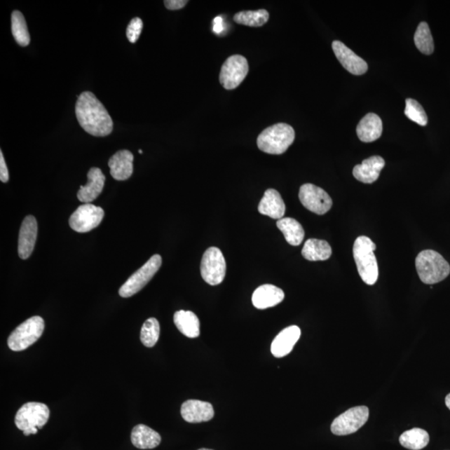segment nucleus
Here are the masks:
<instances>
[{
    "label": "nucleus",
    "instance_id": "obj_1",
    "mask_svg": "<svg viewBox=\"0 0 450 450\" xmlns=\"http://www.w3.org/2000/svg\"><path fill=\"white\" fill-rule=\"evenodd\" d=\"M75 114L79 125L88 134L105 137L112 133L114 123L107 109L90 91L79 96Z\"/></svg>",
    "mask_w": 450,
    "mask_h": 450
},
{
    "label": "nucleus",
    "instance_id": "obj_2",
    "mask_svg": "<svg viewBox=\"0 0 450 450\" xmlns=\"http://www.w3.org/2000/svg\"><path fill=\"white\" fill-rule=\"evenodd\" d=\"M375 250H376V245L366 236L357 238L353 249L359 275L368 285H374L376 283L379 277L377 259L374 253Z\"/></svg>",
    "mask_w": 450,
    "mask_h": 450
},
{
    "label": "nucleus",
    "instance_id": "obj_3",
    "mask_svg": "<svg viewBox=\"0 0 450 450\" xmlns=\"http://www.w3.org/2000/svg\"><path fill=\"white\" fill-rule=\"evenodd\" d=\"M416 266L423 283L435 285L446 279L450 266L442 255L435 250H423L418 254Z\"/></svg>",
    "mask_w": 450,
    "mask_h": 450
},
{
    "label": "nucleus",
    "instance_id": "obj_4",
    "mask_svg": "<svg viewBox=\"0 0 450 450\" xmlns=\"http://www.w3.org/2000/svg\"><path fill=\"white\" fill-rule=\"evenodd\" d=\"M294 138L293 127L285 123H275L260 133L257 145L264 153L282 154L293 144Z\"/></svg>",
    "mask_w": 450,
    "mask_h": 450
},
{
    "label": "nucleus",
    "instance_id": "obj_5",
    "mask_svg": "<svg viewBox=\"0 0 450 450\" xmlns=\"http://www.w3.org/2000/svg\"><path fill=\"white\" fill-rule=\"evenodd\" d=\"M45 330V321L41 316L29 318L13 331L8 346L13 351H22L34 345Z\"/></svg>",
    "mask_w": 450,
    "mask_h": 450
},
{
    "label": "nucleus",
    "instance_id": "obj_6",
    "mask_svg": "<svg viewBox=\"0 0 450 450\" xmlns=\"http://www.w3.org/2000/svg\"><path fill=\"white\" fill-rule=\"evenodd\" d=\"M162 258L160 254L152 256L139 270L137 271L127 280L118 290V294L123 298H129L139 293L160 270Z\"/></svg>",
    "mask_w": 450,
    "mask_h": 450
},
{
    "label": "nucleus",
    "instance_id": "obj_7",
    "mask_svg": "<svg viewBox=\"0 0 450 450\" xmlns=\"http://www.w3.org/2000/svg\"><path fill=\"white\" fill-rule=\"evenodd\" d=\"M200 272L203 280L210 285L221 284L226 275V261L221 250L211 247L203 255Z\"/></svg>",
    "mask_w": 450,
    "mask_h": 450
},
{
    "label": "nucleus",
    "instance_id": "obj_8",
    "mask_svg": "<svg viewBox=\"0 0 450 450\" xmlns=\"http://www.w3.org/2000/svg\"><path fill=\"white\" fill-rule=\"evenodd\" d=\"M369 416V409L366 406L351 408L335 418L331 425V431L339 436L354 434L365 425Z\"/></svg>",
    "mask_w": 450,
    "mask_h": 450
},
{
    "label": "nucleus",
    "instance_id": "obj_9",
    "mask_svg": "<svg viewBox=\"0 0 450 450\" xmlns=\"http://www.w3.org/2000/svg\"><path fill=\"white\" fill-rule=\"evenodd\" d=\"M249 73L248 61L244 56L229 57L222 65L219 81L225 90H232L240 86Z\"/></svg>",
    "mask_w": 450,
    "mask_h": 450
},
{
    "label": "nucleus",
    "instance_id": "obj_10",
    "mask_svg": "<svg viewBox=\"0 0 450 450\" xmlns=\"http://www.w3.org/2000/svg\"><path fill=\"white\" fill-rule=\"evenodd\" d=\"M50 409L45 404L29 402L24 404L18 410L15 416V425L18 429L25 431L31 428L42 429L50 418Z\"/></svg>",
    "mask_w": 450,
    "mask_h": 450
},
{
    "label": "nucleus",
    "instance_id": "obj_11",
    "mask_svg": "<svg viewBox=\"0 0 450 450\" xmlns=\"http://www.w3.org/2000/svg\"><path fill=\"white\" fill-rule=\"evenodd\" d=\"M101 207L85 204L79 207L69 218V226L78 233H87L99 226L104 219Z\"/></svg>",
    "mask_w": 450,
    "mask_h": 450
},
{
    "label": "nucleus",
    "instance_id": "obj_12",
    "mask_svg": "<svg viewBox=\"0 0 450 450\" xmlns=\"http://www.w3.org/2000/svg\"><path fill=\"white\" fill-rule=\"evenodd\" d=\"M299 197L307 210L320 215L327 213L333 205L328 193L312 184H303L300 187Z\"/></svg>",
    "mask_w": 450,
    "mask_h": 450
},
{
    "label": "nucleus",
    "instance_id": "obj_13",
    "mask_svg": "<svg viewBox=\"0 0 450 450\" xmlns=\"http://www.w3.org/2000/svg\"><path fill=\"white\" fill-rule=\"evenodd\" d=\"M332 48L338 60L348 72L355 75H362L368 71L367 63L345 43L335 41L332 43Z\"/></svg>",
    "mask_w": 450,
    "mask_h": 450
},
{
    "label": "nucleus",
    "instance_id": "obj_14",
    "mask_svg": "<svg viewBox=\"0 0 450 450\" xmlns=\"http://www.w3.org/2000/svg\"><path fill=\"white\" fill-rule=\"evenodd\" d=\"M181 416L189 423L208 422L214 418V410L210 403L189 400L181 406Z\"/></svg>",
    "mask_w": 450,
    "mask_h": 450
},
{
    "label": "nucleus",
    "instance_id": "obj_15",
    "mask_svg": "<svg viewBox=\"0 0 450 450\" xmlns=\"http://www.w3.org/2000/svg\"><path fill=\"white\" fill-rule=\"evenodd\" d=\"M37 235V220L33 215H29L22 223L19 235L18 251H19V255L22 259H27L32 254Z\"/></svg>",
    "mask_w": 450,
    "mask_h": 450
},
{
    "label": "nucleus",
    "instance_id": "obj_16",
    "mask_svg": "<svg viewBox=\"0 0 450 450\" xmlns=\"http://www.w3.org/2000/svg\"><path fill=\"white\" fill-rule=\"evenodd\" d=\"M301 335V330L296 325L289 326L277 335L271 345V353L276 358L288 355L293 350Z\"/></svg>",
    "mask_w": 450,
    "mask_h": 450
},
{
    "label": "nucleus",
    "instance_id": "obj_17",
    "mask_svg": "<svg viewBox=\"0 0 450 450\" xmlns=\"http://www.w3.org/2000/svg\"><path fill=\"white\" fill-rule=\"evenodd\" d=\"M105 176L99 168H92L88 173V183L81 186L77 193L79 201L90 204L96 200L103 191Z\"/></svg>",
    "mask_w": 450,
    "mask_h": 450
},
{
    "label": "nucleus",
    "instance_id": "obj_18",
    "mask_svg": "<svg viewBox=\"0 0 450 450\" xmlns=\"http://www.w3.org/2000/svg\"><path fill=\"white\" fill-rule=\"evenodd\" d=\"M133 162V154L129 150H121L109 161L110 175L118 181L130 179L134 171Z\"/></svg>",
    "mask_w": 450,
    "mask_h": 450
},
{
    "label": "nucleus",
    "instance_id": "obj_19",
    "mask_svg": "<svg viewBox=\"0 0 450 450\" xmlns=\"http://www.w3.org/2000/svg\"><path fill=\"white\" fill-rule=\"evenodd\" d=\"M386 165V161L381 156H372L366 158L361 165H356L353 170V175L357 180L364 184H372L376 181L381 170Z\"/></svg>",
    "mask_w": 450,
    "mask_h": 450
},
{
    "label": "nucleus",
    "instance_id": "obj_20",
    "mask_svg": "<svg viewBox=\"0 0 450 450\" xmlns=\"http://www.w3.org/2000/svg\"><path fill=\"white\" fill-rule=\"evenodd\" d=\"M285 299L284 291L272 285H264L256 289L252 296V302L259 310L275 307Z\"/></svg>",
    "mask_w": 450,
    "mask_h": 450
},
{
    "label": "nucleus",
    "instance_id": "obj_21",
    "mask_svg": "<svg viewBox=\"0 0 450 450\" xmlns=\"http://www.w3.org/2000/svg\"><path fill=\"white\" fill-rule=\"evenodd\" d=\"M285 210V204L280 193L273 189H267L259 202V213L279 220L284 218Z\"/></svg>",
    "mask_w": 450,
    "mask_h": 450
},
{
    "label": "nucleus",
    "instance_id": "obj_22",
    "mask_svg": "<svg viewBox=\"0 0 450 450\" xmlns=\"http://www.w3.org/2000/svg\"><path fill=\"white\" fill-rule=\"evenodd\" d=\"M356 131L362 142L371 143L381 138L383 131L381 118L373 113L366 114L357 126Z\"/></svg>",
    "mask_w": 450,
    "mask_h": 450
},
{
    "label": "nucleus",
    "instance_id": "obj_23",
    "mask_svg": "<svg viewBox=\"0 0 450 450\" xmlns=\"http://www.w3.org/2000/svg\"><path fill=\"white\" fill-rule=\"evenodd\" d=\"M131 441L136 448L151 449L160 445L161 436L151 428L144 425H139L132 430Z\"/></svg>",
    "mask_w": 450,
    "mask_h": 450
},
{
    "label": "nucleus",
    "instance_id": "obj_24",
    "mask_svg": "<svg viewBox=\"0 0 450 450\" xmlns=\"http://www.w3.org/2000/svg\"><path fill=\"white\" fill-rule=\"evenodd\" d=\"M176 327L185 336L195 339L200 336V320L192 311H179L174 315Z\"/></svg>",
    "mask_w": 450,
    "mask_h": 450
},
{
    "label": "nucleus",
    "instance_id": "obj_25",
    "mask_svg": "<svg viewBox=\"0 0 450 450\" xmlns=\"http://www.w3.org/2000/svg\"><path fill=\"white\" fill-rule=\"evenodd\" d=\"M332 254L329 243L325 240L311 239L306 242L302 250L303 257L310 261H324Z\"/></svg>",
    "mask_w": 450,
    "mask_h": 450
},
{
    "label": "nucleus",
    "instance_id": "obj_26",
    "mask_svg": "<svg viewBox=\"0 0 450 450\" xmlns=\"http://www.w3.org/2000/svg\"><path fill=\"white\" fill-rule=\"evenodd\" d=\"M277 227L283 233L285 240L289 245L298 246L304 240V231L302 225L293 218H283L278 220Z\"/></svg>",
    "mask_w": 450,
    "mask_h": 450
},
{
    "label": "nucleus",
    "instance_id": "obj_27",
    "mask_svg": "<svg viewBox=\"0 0 450 450\" xmlns=\"http://www.w3.org/2000/svg\"><path fill=\"white\" fill-rule=\"evenodd\" d=\"M430 442V435L427 431L414 428L404 432L400 437V443L403 447L411 450H421L425 448Z\"/></svg>",
    "mask_w": 450,
    "mask_h": 450
},
{
    "label": "nucleus",
    "instance_id": "obj_28",
    "mask_svg": "<svg viewBox=\"0 0 450 450\" xmlns=\"http://www.w3.org/2000/svg\"><path fill=\"white\" fill-rule=\"evenodd\" d=\"M270 19V14L266 10L255 11H241L233 16V20L237 24L250 26V27H261Z\"/></svg>",
    "mask_w": 450,
    "mask_h": 450
},
{
    "label": "nucleus",
    "instance_id": "obj_29",
    "mask_svg": "<svg viewBox=\"0 0 450 450\" xmlns=\"http://www.w3.org/2000/svg\"><path fill=\"white\" fill-rule=\"evenodd\" d=\"M12 34L14 35L15 41L20 46H27L30 43V35L27 24L22 13L15 11L12 13L11 17Z\"/></svg>",
    "mask_w": 450,
    "mask_h": 450
},
{
    "label": "nucleus",
    "instance_id": "obj_30",
    "mask_svg": "<svg viewBox=\"0 0 450 450\" xmlns=\"http://www.w3.org/2000/svg\"><path fill=\"white\" fill-rule=\"evenodd\" d=\"M414 43L418 50L423 54L430 55L433 54L435 50L434 39L432 37L429 25L422 22L418 25L416 34H414Z\"/></svg>",
    "mask_w": 450,
    "mask_h": 450
},
{
    "label": "nucleus",
    "instance_id": "obj_31",
    "mask_svg": "<svg viewBox=\"0 0 450 450\" xmlns=\"http://www.w3.org/2000/svg\"><path fill=\"white\" fill-rule=\"evenodd\" d=\"M160 323L154 318H149L144 322L140 332V341L144 346L152 348L160 338Z\"/></svg>",
    "mask_w": 450,
    "mask_h": 450
},
{
    "label": "nucleus",
    "instance_id": "obj_32",
    "mask_svg": "<svg viewBox=\"0 0 450 450\" xmlns=\"http://www.w3.org/2000/svg\"><path fill=\"white\" fill-rule=\"evenodd\" d=\"M404 114L410 121L416 122L421 126L427 125L428 117L422 105L416 100L407 99L405 100Z\"/></svg>",
    "mask_w": 450,
    "mask_h": 450
},
{
    "label": "nucleus",
    "instance_id": "obj_33",
    "mask_svg": "<svg viewBox=\"0 0 450 450\" xmlns=\"http://www.w3.org/2000/svg\"><path fill=\"white\" fill-rule=\"evenodd\" d=\"M143 26V21L139 18H135L130 21L126 29L127 38L130 43H135L138 41L140 34L142 32Z\"/></svg>",
    "mask_w": 450,
    "mask_h": 450
},
{
    "label": "nucleus",
    "instance_id": "obj_34",
    "mask_svg": "<svg viewBox=\"0 0 450 450\" xmlns=\"http://www.w3.org/2000/svg\"><path fill=\"white\" fill-rule=\"evenodd\" d=\"M8 179H10V175H8V170L6 165V161H4L3 152H0V180L3 183H7Z\"/></svg>",
    "mask_w": 450,
    "mask_h": 450
},
{
    "label": "nucleus",
    "instance_id": "obj_35",
    "mask_svg": "<svg viewBox=\"0 0 450 450\" xmlns=\"http://www.w3.org/2000/svg\"><path fill=\"white\" fill-rule=\"evenodd\" d=\"M189 2L187 0H165L164 2L168 10L178 11L183 8Z\"/></svg>",
    "mask_w": 450,
    "mask_h": 450
},
{
    "label": "nucleus",
    "instance_id": "obj_36",
    "mask_svg": "<svg viewBox=\"0 0 450 450\" xmlns=\"http://www.w3.org/2000/svg\"><path fill=\"white\" fill-rule=\"evenodd\" d=\"M24 432L25 436L30 435H36L38 433V428H31V429L26 430Z\"/></svg>",
    "mask_w": 450,
    "mask_h": 450
},
{
    "label": "nucleus",
    "instance_id": "obj_37",
    "mask_svg": "<svg viewBox=\"0 0 450 450\" xmlns=\"http://www.w3.org/2000/svg\"><path fill=\"white\" fill-rule=\"evenodd\" d=\"M445 404H446L447 407L450 409V394L445 398Z\"/></svg>",
    "mask_w": 450,
    "mask_h": 450
},
{
    "label": "nucleus",
    "instance_id": "obj_38",
    "mask_svg": "<svg viewBox=\"0 0 450 450\" xmlns=\"http://www.w3.org/2000/svg\"><path fill=\"white\" fill-rule=\"evenodd\" d=\"M198 450H213V449H198Z\"/></svg>",
    "mask_w": 450,
    "mask_h": 450
},
{
    "label": "nucleus",
    "instance_id": "obj_39",
    "mask_svg": "<svg viewBox=\"0 0 450 450\" xmlns=\"http://www.w3.org/2000/svg\"><path fill=\"white\" fill-rule=\"evenodd\" d=\"M139 154H143L142 150L139 149Z\"/></svg>",
    "mask_w": 450,
    "mask_h": 450
}]
</instances>
